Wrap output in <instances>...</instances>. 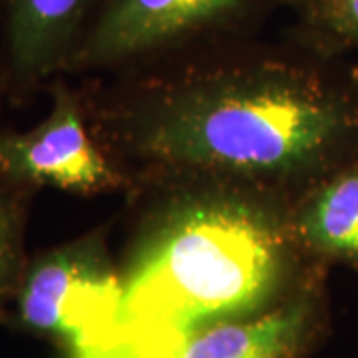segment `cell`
<instances>
[{"mask_svg":"<svg viewBox=\"0 0 358 358\" xmlns=\"http://www.w3.org/2000/svg\"><path fill=\"white\" fill-rule=\"evenodd\" d=\"M129 195L117 317L72 358H178L199 331L273 307L319 265L294 243L289 195L229 183Z\"/></svg>","mask_w":358,"mask_h":358,"instance_id":"obj_2","label":"cell"},{"mask_svg":"<svg viewBox=\"0 0 358 358\" xmlns=\"http://www.w3.org/2000/svg\"><path fill=\"white\" fill-rule=\"evenodd\" d=\"M327 277L329 267L315 265L279 303L199 331L178 358H307L327 329Z\"/></svg>","mask_w":358,"mask_h":358,"instance_id":"obj_7","label":"cell"},{"mask_svg":"<svg viewBox=\"0 0 358 358\" xmlns=\"http://www.w3.org/2000/svg\"><path fill=\"white\" fill-rule=\"evenodd\" d=\"M120 299L110 225H100L28 259L13 301L14 320L28 333L60 341L74 357L110 333Z\"/></svg>","mask_w":358,"mask_h":358,"instance_id":"obj_4","label":"cell"},{"mask_svg":"<svg viewBox=\"0 0 358 358\" xmlns=\"http://www.w3.org/2000/svg\"><path fill=\"white\" fill-rule=\"evenodd\" d=\"M36 193L0 173V315L14 301L28 265L26 227Z\"/></svg>","mask_w":358,"mask_h":358,"instance_id":"obj_10","label":"cell"},{"mask_svg":"<svg viewBox=\"0 0 358 358\" xmlns=\"http://www.w3.org/2000/svg\"><path fill=\"white\" fill-rule=\"evenodd\" d=\"M4 100H6V96H4V92H2V88H0V110H2V103H4Z\"/></svg>","mask_w":358,"mask_h":358,"instance_id":"obj_12","label":"cell"},{"mask_svg":"<svg viewBox=\"0 0 358 358\" xmlns=\"http://www.w3.org/2000/svg\"><path fill=\"white\" fill-rule=\"evenodd\" d=\"M80 92L128 193L229 183L294 197L358 155L348 68L291 38L221 40Z\"/></svg>","mask_w":358,"mask_h":358,"instance_id":"obj_1","label":"cell"},{"mask_svg":"<svg viewBox=\"0 0 358 358\" xmlns=\"http://www.w3.org/2000/svg\"><path fill=\"white\" fill-rule=\"evenodd\" d=\"M102 0H0V88L26 102L66 76Z\"/></svg>","mask_w":358,"mask_h":358,"instance_id":"obj_6","label":"cell"},{"mask_svg":"<svg viewBox=\"0 0 358 358\" xmlns=\"http://www.w3.org/2000/svg\"><path fill=\"white\" fill-rule=\"evenodd\" d=\"M294 20L289 36L324 60L358 52V0H287Z\"/></svg>","mask_w":358,"mask_h":358,"instance_id":"obj_9","label":"cell"},{"mask_svg":"<svg viewBox=\"0 0 358 358\" xmlns=\"http://www.w3.org/2000/svg\"><path fill=\"white\" fill-rule=\"evenodd\" d=\"M287 0H102L66 76H114L221 40L257 36Z\"/></svg>","mask_w":358,"mask_h":358,"instance_id":"obj_3","label":"cell"},{"mask_svg":"<svg viewBox=\"0 0 358 358\" xmlns=\"http://www.w3.org/2000/svg\"><path fill=\"white\" fill-rule=\"evenodd\" d=\"M50 110L38 126L0 129V173L34 189L74 195L126 192V179L96 141L80 88L54 78L46 86Z\"/></svg>","mask_w":358,"mask_h":358,"instance_id":"obj_5","label":"cell"},{"mask_svg":"<svg viewBox=\"0 0 358 358\" xmlns=\"http://www.w3.org/2000/svg\"><path fill=\"white\" fill-rule=\"evenodd\" d=\"M348 68V78H350V82L355 84V88L358 90V64H350L346 66Z\"/></svg>","mask_w":358,"mask_h":358,"instance_id":"obj_11","label":"cell"},{"mask_svg":"<svg viewBox=\"0 0 358 358\" xmlns=\"http://www.w3.org/2000/svg\"><path fill=\"white\" fill-rule=\"evenodd\" d=\"M289 223L310 263L358 271V155L294 195Z\"/></svg>","mask_w":358,"mask_h":358,"instance_id":"obj_8","label":"cell"}]
</instances>
